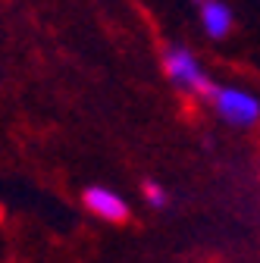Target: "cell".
Masks as SVG:
<instances>
[{
	"instance_id": "1",
	"label": "cell",
	"mask_w": 260,
	"mask_h": 263,
	"mask_svg": "<svg viewBox=\"0 0 260 263\" xmlns=\"http://www.w3.org/2000/svg\"><path fill=\"white\" fill-rule=\"evenodd\" d=\"M160 63H163V76L170 79L173 88L191 94V97H207L213 82L204 69L201 57L194 53L188 44H179V41H170L163 44V53H160Z\"/></svg>"
},
{
	"instance_id": "2",
	"label": "cell",
	"mask_w": 260,
	"mask_h": 263,
	"mask_svg": "<svg viewBox=\"0 0 260 263\" xmlns=\"http://www.w3.org/2000/svg\"><path fill=\"white\" fill-rule=\"evenodd\" d=\"M204 101L232 128H254L260 122V97L242 85H213Z\"/></svg>"
},
{
	"instance_id": "3",
	"label": "cell",
	"mask_w": 260,
	"mask_h": 263,
	"mask_svg": "<svg viewBox=\"0 0 260 263\" xmlns=\"http://www.w3.org/2000/svg\"><path fill=\"white\" fill-rule=\"evenodd\" d=\"M82 204L91 216L104 219V222H125L128 213H132L128 201L110 185H88L82 191Z\"/></svg>"
},
{
	"instance_id": "4",
	"label": "cell",
	"mask_w": 260,
	"mask_h": 263,
	"mask_svg": "<svg viewBox=\"0 0 260 263\" xmlns=\"http://www.w3.org/2000/svg\"><path fill=\"white\" fill-rule=\"evenodd\" d=\"M198 19H201V31L210 41H222L232 35L235 28V10L226 0H201L198 4Z\"/></svg>"
},
{
	"instance_id": "5",
	"label": "cell",
	"mask_w": 260,
	"mask_h": 263,
	"mask_svg": "<svg viewBox=\"0 0 260 263\" xmlns=\"http://www.w3.org/2000/svg\"><path fill=\"white\" fill-rule=\"evenodd\" d=\"M141 194H144V204L147 207H154V210H166L170 207V188L163 185V182H157V179H147L144 185H141Z\"/></svg>"
},
{
	"instance_id": "6",
	"label": "cell",
	"mask_w": 260,
	"mask_h": 263,
	"mask_svg": "<svg viewBox=\"0 0 260 263\" xmlns=\"http://www.w3.org/2000/svg\"><path fill=\"white\" fill-rule=\"evenodd\" d=\"M188 4H194V7H198V4H201V0H188Z\"/></svg>"
}]
</instances>
